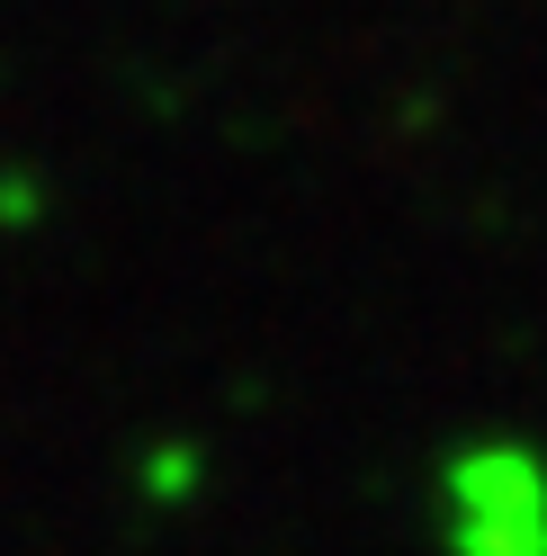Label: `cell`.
Returning <instances> with one entry per match:
<instances>
[{"instance_id":"obj_1","label":"cell","mask_w":547,"mask_h":556,"mask_svg":"<svg viewBox=\"0 0 547 556\" xmlns=\"http://www.w3.org/2000/svg\"><path fill=\"white\" fill-rule=\"evenodd\" d=\"M467 556H547V476L521 448H485L449 476Z\"/></svg>"}]
</instances>
